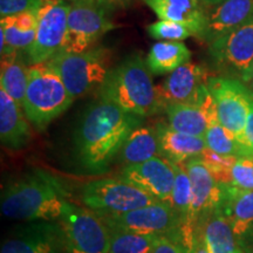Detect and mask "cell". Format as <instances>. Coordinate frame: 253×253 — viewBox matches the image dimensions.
I'll return each instance as SVG.
<instances>
[{
	"label": "cell",
	"instance_id": "cb8c5ba5",
	"mask_svg": "<svg viewBox=\"0 0 253 253\" xmlns=\"http://www.w3.org/2000/svg\"><path fill=\"white\" fill-rule=\"evenodd\" d=\"M157 156H161V154L156 128L138 126L126 138L118 155V160L126 167L145 162Z\"/></svg>",
	"mask_w": 253,
	"mask_h": 253
},
{
	"label": "cell",
	"instance_id": "74e56055",
	"mask_svg": "<svg viewBox=\"0 0 253 253\" xmlns=\"http://www.w3.org/2000/svg\"><path fill=\"white\" fill-rule=\"evenodd\" d=\"M107 7H126L132 0H99Z\"/></svg>",
	"mask_w": 253,
	"mask_h": 253
},
{
	"label": "cell",
	"instance_id": "ba28073f",
	"mask_svg": "<svg viewBox=\"0 0 253 253\" xmlns=\"http://www.w3.org/2000/svg\"><path fill=\"white\" fill-rule=\"evenodd\" d=\"M81 201L99 216L128 212L160 202L121 178L95 179L86 183L81 188Z\"/></svg>",
	"mask_w": 253,
	"mask_h": 253
},
{
	"label": "cell",
	"instance_id": "6da1fadb",
	"mask_svg": "<svg viewBox=\"0 0 253 253\" xmlns=\"http://www.w3.org/2000/svg\"><path fill=\"white\" fill-rule=\"evenodd\" d=\"M140 116L99 97L84 110L75 131V154L89 173H103L118 157L126 138L141 126Z\"/></svg>",
	"mask_w": 253,
	"mask_h": 253
},
{
	"label": "cell",
	"instance_id": "8d00e7d4",
	"mask_svg": "<svg viewBox=\"0 0 253 253\" xmlns=\"http://www.w3.org/2000/svg\"><path fill=\"white\" fill-rule=\"evenodd\" d=\"M184 253H209L207 243H205L202 232L196 233L192 242L184 248Z\"/></svg>",
	"mask_w": 253,
	"mask_h": 253
},
{
	"label": "cell",
	"instance_id": "ac0fdd59",
	"mask_svg": "<svg viewBox=\"0 0 253 253\" xmlns=\"http://www.w3.org/2000/svg\"><path fill=\"white\" fill-rule=\"evenodd\" d=\"M164 109L172 129L197 137H204L209 126L219 122L216 101L210 89L199 104L172 103L168 104Z\"/></svg>",
	"mask_w": 253,
	"mask_h": 253
},
{
	"label": "cell",
	"instance_id": "e0dca14e",
	"mask_svg": "<svg viewBox=\"0 0 253 253\" xmlns=\"http://www.w3.org/2000/svg\"><path fill=\"white\" fill-rule=\"evenodd\" d=\"M204 7V28L197 38L209 43L244 24L253 15V0H221L216 5Z\"/></svg>",
	"mask_w": 253,
	"mask_h": 253
},
{
	"label": "cell",
	"instance_id": "7402d4cb",
	"mask_svg": "<svg viewBox=\"0 0 253 253\" xmlns=\"http://www.w3.org/2000/svg\"><path fill=\"white\" fill-rule=\"evenodd\" d=\"M160 18L182 24L198 37L205 24V7L198 0H144Z\"/></svg>",
	"mask_w": 253,
	"mask_h": 253
},
{
	"label": "cell",
	"instance_id": "f1b7e54d",
	"mask_svg": "<svg viewBox=\"0 0 253 253\" xmlns=\"http://www.w3.org/2000/svg\"><path fill=\"white\" fill-rule=\"evenodd\" d=\"M112 231L109 253H153L158 236Z\"/></svg>",
	"mask_w": 253,
	"mask_h": 253
},
{
	"label": "cell",
	"instance_id": "d6986e66",
	"mask_svg": "<svg viewBox=\"0 0 253 253\" xmlns=\"http://www.w3.org/2000/svg\"><path fill=\"white\" fill-rule=\"evenodd\" d=\"M60 248L58 226L36 224L17 231L4 240L0 253H53Z\"/></svg>",
	"mask_w": 253,
	"mask_h": 253
},
{
	"label": "cell",
	"instance_id": "5b68a950",
	"mask_svg": "<svg viewBox=\"0 0 253 253\" xmlns=\"http://www.w3.org/2000/svg\"><path fill=\"white\" fill-rule=\"evenodd\" d=\"M109 52L103 47H91L80 53L60 50L46 63L61 78L74 99L100 90L110 72Z\"/></svg>",
	"mask_w": 253,
	"mask_h": 253
},
{
	"label": "cell",
	"instance_id": "603a6c76",
	"mask_svg": "<svg viewBox=\"0 0 253 253\" xmlns=\"http://www.w3.org/2000/svg\"><path fill=\"white\" fill-rule=\"evenodd\" d=\"M38 9L8 15L0 20V32L5 36V48L8 50H28L33 45L37 36Z\"/></svg>",
	"mask_w": 253,
	"mask_h": 253
},
{
	"label": "cell",
	"instance_id": "ab89813d",
	"mask_svg": "<svg viewBox=\"0 0 253 253\" xmlns=\"http://www.w3.org/2000/svg\"><path fill=\"white\" fill-rule=\"evenodd\" d=\"M246 86H248L250 89H251V91L253 93V75H252V78H251V80H250V82L248 84H246Z\"/></svg>",
	"mask_w": 253,
	"mask_h": 253
},
{
	"label": "cell",
	"instance_id": "277c9868",
	"mask_svg": "<svg viewBox=\"0 0 253 253\" xmlns=\"http://www.w3.org/2000/svg\"><path fill=\"white\" fill-rule=\"evenodd\" d=\"M74 100L61 78L46 62L31 66L23 108L27 120L38 130H45Z\"/></svg>",
	"mask_w": 253,
	"mask_h": 253
},
{
	"label": "cell",
	"instance_id": "1f68e13d",
	"mask_svg": "<svg viewBox=\"0 0 253 253\" xmlns=\"http://www.w3.org/2000/svg\"><path fill=\"white\" fill-rule=\"evenodd\" d=\"M148 34L158 41H183L188 39L192 32L184 25L169 20H160L147 27Z\"/></svg>",
	"mask_w": 253,
	"mask_h": 253
},
{
	"label": "cell",
	"instance_id": "83f0119b",
	"mask_svg": "<svg viewBox=\"0 0 253 253\" xmlns=\"http://www.w3.org/2000/svg\"><path fill=\"white\" fill-rule=\"evenodd\" d=\"M208 149L223 156H250L244 145L237 140L236 136L224 128L219 122L209 126L204 136Z\"/></svg>",
	"mask_w": 253,
	"mask_h": 253
},
{
	"label": "cell",
	"instance_id": "9a60e30c",
	"mask_svg": "<svg viewBox=\"0 0 253 253\" xmlns=\"http://www.w3.org/2000/svg\"><path fill=\"white\" fill-rule=\"evenodd\" d=\"M175 177L173 164L157 156L145 162L123 167L119 178L131 183L160 202L171 205Z\"/></svg>",
	"mask_w": 253,
	"mask_h": 253
},
{
	"label": "cell",
	"instance_id": "4316f807",
	"mask_svg": "<svg viewBox=\"0 0 253 253\" xmlns=\"http://www.w3.org/2000/svg\"><path fill=\"white\" fill-rule=\"evenodd\" d=\"M191 52L182 41H158L148 53L147 62L151 74L163 75L188 63Z\"/></svg>",
	"mask_w": 253,
	"mask_h": 253
},
{
	"label": "cell",
	"instance_id": "ffe728a7",
	"mask_svg": "<svg viewBox=\"0 0 253 253\" xmlns=\"http://www.w3.org/2000/svg\"><path fill=\"white\" fill-rule=\"evenodd\" d=\"M23 107L0 88V140L9 149L26 147L32 131Z\"/></svg>",
	"mask_w": 253,
	"mask_h": 253
},
{
	"label": "cell",
	"instance_id": "d6a6232c",
	"mask_svg": "<svg viewBox=\"0 0 253 253\" xmlns=\"http://www.w3.org/2000/svg\"><path fill=\"white\" fill-rule=\"evenodd\" d=\"M231 185L243 190H253V156L237 158L231 170Z\"/></svg>",
	"mask_w": 253,
	"mask_h": 253
},
{
	"label": "cell",
	"instance_id": "b9f144b4",
	"mask_svg": "<svg viewBox=\"0 0 253 253\" xmlns=\"http://www.w3.org/2000/svg\"><path fill=\"white\" fill-rule=\"evenodd\" d=\"M68 1H69V2H72V1H75V0H68Z\"/></svg>",
	"mask_w": 253,
	"mask_h": 253
},
{
	"label": "cell",
	"instance_id": "4dcf8cb0",
	"mask_svg": "<svg viewBox=\"0 0 253 253\" xmlns=\"http://www.w3.org/2000/svg\"><path fill=\"white\" fill-rule=\"evenodd\" d=\"M219 184H231V170L236 163V156H223L210 149H205L199 156Z\"/></svg>",
	"mask_w": 253,
	"mask_h": 253
},
{
	"label": "cell",
	"instance_id": "8fae6325",
	"mask_svg": "<svg viewBox=\"0 0 253 253\" xmlns=\"http://www.w3.org/2000/svg\"><path fill=\"white\" fill-rule=\"evenodd\" d=\"M69 4L63 52H84L103 34L115 28L108 18V7L99 0H75Z\"/></svg>",
	"mask_w": 253,
	"mask_h": 253
},
{
	"label": "cell",
	"instance_id": "f35d334b",
	"mask_svg": "<svg viewBox=\"0 0 253 253\" xmlns=\"http://www.w3.org/2000/svg\"><path fill=\"white\" fill-rule=\"evenodd\" d=\"M203 6H211V5H216L218 2H220L221 0H198Z\"/></svg>",
	"mask_w": 253,
	"mask_h": 253
},
{
	"label": "cell",
	"instance_id": "7c38bea8",
	"mask_svg": "<svg viewBox=\"0 0 253 253\" xmlns=\"http://www.w3.org/2000/svg\"><path fill=\"white\" fill-rule=\"evenodd\" d=\"M69 6L66 0L40 1L36 40L27 50L28 62L32 66L49 61L62 49L67 33Z\"/></svg>",
	"mask_w": 253,
	"mask_h": 253
},
{
	"label": "cell",
	"instance_id": "9c48e42d",
	"mask_svg": "<svg viewBox=\"0 0 253 253\" xmlns=\"http://www.w3.org/2000/svg\"><path fill=\"white\" fill-rule=\"evenodd\" d=\"M110 230L168 237L182 245L183 221L171 205L157 202L123 213L101 214Z\"/></svg>",
	"mask_w": 253,
	"mask_h": 253
},
{
	"label": "cell",
	"instance_id": "f546056e",
	"mask_svg": "<svg viewBox=\"0 0 253 253\" xmlns=\"http://www.w3.org/2000/svg\"><path fill=\"white\" fill-rule=\"evenodd\" d=\"M173 168H175L176 177L171 194V207L181 217L183 221V230H184L186 224H188L190 208H191V181H190L185 163L173 164Z\"/></svg>",
	"mask_w": 253,
	"mask_h": 253
},
{
	"label": "cell",
	"instance_id": "d590c367",
	"mask_svg": "<svg viewBox=\"0 0 253 253\" xmlns=\"http://www.w3.org/2000/svg\"><path fill=\"white\" fill-rule=\"evenodd\" d=\"M242 143L245 147V149L249 151V154L253 156V102L250 106Z\"/></svg>",
	"mask_w": 253,
	"mask_h": 253
},
{
	"label": "cell",
	"instance_id": "5bb4252c",
	"mask_svg": "<svg viewBox=\"0 0 253 253\" xmlns=\"http://www.w3.org/2000/svg\"><path fill=\"white\" fill-rule=\"evenodd\" d=\"M208 71L203 66L188 62L170 73L162 86L157 87L164 109L168 104H199L209 93Z\"/></svg>",
	"mask_w": 253,
	"mask_h": 253
},
{
	"label": "cell",
	"instance_id": "60d3db41",
	"mask_svg": "<svg viewBox=\"0 0 253 253\" xmlns=\"http://www.w3.org/2000/svg\"><path fill=\"white\" fill-rule=\"evenodd\" d=\"M53 253H61V252H60V249H56V250H54V251H53Z\"/></svg>",
	"mask_w": 253,
	"mask_h": 253
},
{
	"label": "cell",
	"instance_id": "484cf974",
	"mask_svg": "<svg viewBox=\"0 0 253 253\" xmlns=\"http://www.w3.org/2000/svg\"><path fill=\"white\" fill-rule=\"evenodd\" d=\"M209 253H246L239 244L229 220L218 209L201 229Z\"/></svg>",
	"mask_w": 253,
	"mask_h": 253
},
{
	"label": "cell",
	"instance_id": "44dd1931",
	"mask_svg": "<svg viewBox=\"0 0 253 253\" xmlns=\"http://www.w3.org/2000/svg\"><path fill=\"white\" fill-rule=\"evenodd\" d=\"M161 156L173 164L201 156L207 149L204 137L183 134L172 129L169 125L158 123L156 126Z\"/></svg>",
	"mask_w": 253,
	"mask_h": 253
},
{
	"label": "cell",
	"instance_id": "d4e9b609",
	"mask_svg": "<svg viewBox=\"0 0 253 253\" xmlns=\"http://www.w3.org/2000/svg\"><path fill=\"white\" fill-rule=\"evenodd\" d=\"M30 66L21 55V50H8L1 54V75L0 88L4 89L14 101L24 106L26 95Z\"/></svg>",
	"mask_w": 253,
	"mask_h": 253
},
{
	"label": "cell",
	"instance_id": "8992f818",
	"mask_svg": "<svg viewBox=\"0 0 253 253\" xmlns=\"http://www.w3.org/2000/svg\"><path fill=\"white\" fill-rule=\"evenodd\" d=\"M58 220L61 246L67 253H109L112 231L94 211L68 201Z\"/></svg>",
	"mask_w": 253,
	"mask_h": 253
},
{
	"label": "cell",
	"instance_id": "30bf717a",
	"mask_svg": "<svg viewBox=\"0 0 253 253\" xmlns=\"http://www.w3.org/2000/svg\"><path fill=\"white\" fill-rule=\"evenodd\" d=\"M185 168L191 181V208L189 220L183 230L182 246L186 248L209 217L217 211L221 202V185L199 157L186 161Z\"/></svg>",
	"mask_w": 253,
	"mask_h": 253
},
{
	"label": "cell",
	"instance_id": "2e32d148",
	"mask_svg": "<svg viewBox=\"0 0 253 253\" xmlns=\"http://www.w3.org/2000/svg\"><path fill=\"white\" fill-rule=\"evenodd\" d=\"M221 185L219 210L229 220L239 244L245 252L253 246V190H243L231 184Z\"/></svg>",
	"mask_w": 253,
	"mask_h": 253
},
{
	"label": "cell",
	"instance_id": "4fadbf2b",
	"mask_svg": "<svg viewBox=\"0 0 253 253\" xmlns=\"http://www.w3.org/2000/svg\"><path fill=\"white\" fill-rule=\"evenodd\" d=\"M208 87L216 101L218 121L242 143L250 106L253 102L251 89L242 81L223 77L209 79Z\"/></svg>",
	"mask_w": 253,
	"mask_h": 253
},
{
	"label": "cell",
	"instance_id": "836d02e7",
	"mask_svg": "<svg viewBox=\"0 0 253 253\" xmlns=\"http://www.w3.org/2000/svg\"><path fill=\"white\" fill-rule=\"evenodd\" d=\"M40 1L41 0H0V15L5 18L30 9H38Z\"/></svg>",
	"mask_w": 253,
	"mask_h": 253
},
{
	"label": "cell",
	"instance_id": "3957f363",
	"mask_svg": "<svg viewBox=\"0 0 253 253\" xmlns=\"http://www.w3.org/2000/svg\"><path fill=\"white\" fill-rule=\"evenodd\" d=\"M99 97L112 101L125 112L147 118L162 108L157 87L141 55L126 58L110 69L99 90Z\"/></svg>",
	"mask_w": 253,
	"mask_h": 253
},
{
	"label": "cell",
	"instance_id": "7a4b0ae2",
	"mask_svg": "<svg viewBox=\"0 0 253 253\" xmlns=\"http://www.w3.org/2000/svg\"><path fill=\"white\" fill-rule=\"evenodd\" d=\"M67 202L58 179L43 171H34L5 186L0 209L11 219L50 221L61 217Z\"/></svg>",
	"mask_w": 253,
	"mask_h": 253
},
{
	"label": "cell",
	"instance_id": "52a82bcc",
	"mask_svg": "<svg viewBox=\"0 0 253 253\" xmlns=\"http://www.w3.org/2000/svg\"><path fill=\"white\" fill-rule=\"evenodd\" d=\"M209 55L223 78L248 84L253 75V15L210 43Z\"/></svg>",
	"mask_w": 253,
	"mask_h": 253
},
{
	"label": "cell",
	"instance_id": "e575fe53",
	"mask_svg": "<svg viewBox=\"0 0 253 253\" xmlns=\"http://www.w3.org/2000/svg\"><path fill=\"white\" fill-rule=\"evenodd\" d=\"M153 253H184V249L179 243L162 236L155 243Z\"/></svg>",
	"mask_w": 253,
	"mask_h": 253
}]
</instances>
